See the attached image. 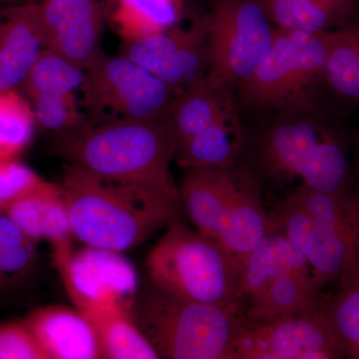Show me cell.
<instances>
[{
  "label": "cell",
  "instance_id": "6da1fadb",
  "mask_svg": "<svg viewBox=\"0 0 359 359\" xmlns=\"http://www.w3.org/2000/svg\"><path fill=\"white\" fill-rule=\"evenodd\" d=\"M73 238L89 247L124 252L148 241L179 217V196L65 167L61 184Z\"/></svg>",
  "mask_w": 359,
  "mask_h": 359
},
{
  "label": "cell",
  "instance_id": "7a4b0ae2",
  "mask_svg": "<svg viewBox=\"0 0 359 359\" xmlns=\"http://www.w3.org/2000/svg\"><path fill=\"white\" fill-rule=\"evenodd\" d=\"M56 136L54 148L69 164L104 178L179 196L170 168L176 139L168 118L88 123L76 131Z\"/></svg>",
  "mask_w": 359,
  "mask_h": 359
},
{
  "label": "cell",
  "instance_id": "3957f363",
  "mask_svg": "<svg viewBox=\"0 0 359 359\" xmlns=\"http://www.w3.org/2000/svg\"><path fill=\"white\" fill-rule=\"evenodd\" d=\"M129 313L159 358L238 359L245 325L238 306L182 301L151 283Z\"/></svg>",
  "mask_w": 359,
  "mask_h": 359
},
{
  "label": "cell",
  "instance_id": "277c9868",
  "mask_svg": "<svg viewBox=\"0 0 359 359\" xmlns=\"http://www.w3.org/2000/svg\"><path fill=\"white\" fill-rule=\"evenodd\" d=\"M257 162L276 182L299 180L313 190L349 188L348 149L339 129L316 111L283 114L264 132Z\"/></svg>",
  "mask_w": 359,
  "mask_h": 359
},
{
  "label": "cell",
  "instance_id": "5b68a950",
  "mask_svg": "<svg viewBox=\"0 0 359 359\" xmlns=\"http://www.w3.org/2000/svg\"><path fill=\"white\" fill-rule=\"evenodd\" d=\"M243 263L221 245L177 217L151 250L146 266L151 283L182 301L237 306Z\"/></svg>",
  "mask_w": 359,
  "mask_h": 359
},
{
  "label": "cell",
  "instance_id": "8992f818",
  "mask_svg": "<svg viewBox=\"0 0 359 359\" xmlns=\"http://www.w3.org/2000/svg\"><path fill=\"white\" fill-rule=\"evenodd\" d=\"M328 32L276 27L268 53L238 85L247 105L282 114L316 110L323 84V65Z\"/></svg>",
  "mask_w": 359,
  "mask_h": 359
},
{
  "label": "cell",
  "instance_id": "52a82bcc",
  "mask_svg": "<svg viewBox=\"0 0 359 359\" xmlns=\"http://www.w3.org/2000/svg\"><path fill=\"white\" fill-rule=\"evenodd\" d=\"M205 80L233 89L254 72L273 43L276 26L259 0H210Z\"/></svg>",
  "mask_w": 359,
  "mask_h": 359
},
{
  "label": "cell",
  "instance_id": "ba28073f",
  "mask_svg": "<svg viewBox=\"0 0 359 359\" xmlns=\"http://www.w3.org/2000/svg\"><path fill=\"white\" fill-rule=\"evenodd\" d=\"M81 93L90 114L103 122L167 119L177 96L169 85L131 59L103 50L85 69Z\"/></svg>",
  "mask_w": 359,
  "mask_h": 359
},
{
  "label": "cell",
  "instance_id": "9c48e42d",
  "mask_svg": "<svg viewBox=\"0 0 359 359\" xmlns=\"http://www.w3.org/2000/svg\"><path fill=\"white\" fill-rule=\"evenodd\" d=\"M208 25L205 13L188 11L164 32L122 42L120 54L150 71L177 95L207 77Z\"/></svg>",
  "mask_w": 359,
  "mask_h": 359
},
{
  "label": "cell",
  "instance_id": "30bf717a",
  "mask_svg": "<svg viewBox=\"0 0 359 359\" xmlns=\"http://www.w3.org/2000/svg\"><path fill=\"white\" fill-rule=\"evenodd\" d=\"M55 266L71 301L84 316L100 309L129 311L138 292L135 269L122 252L85 245Z\"/></svg>",
  "mask_w": 359,
  "mask_h": 359
},
{
  "label": "cell",
  "instance_id": "8fae6325",
  "mask_svg": "<svg viewBox=\"0 0 359 359\" xmlns=\"http://www.w3.org/2000/svg\"><path fill=\"white\" fill-rule=\"evenodd\" d=\"M339 358H344L328 330L320 301L311 311L280 320L245 321L238 346V359Z\"/></svg>",
  "mask_w": 359,
  "mask_h": 359
},
{
  "label": "cell",
  "instance_id": "7c38bea8",
  "mask_svg": "<svg viewBox=\"0 0 359 359\" xmlns=\"http://www.w3.org/2000/svg\"><path fill=\"white\" fill-rule=\"evenodd\" d=\"M85 70L49 50H44L28 73L20 92L32 104L37 125L56 135L70 133L87 124L77 92Z\"/></svg>",
  "mask_w": 359,
  "mask_h": 359
},
{
  "label": "cell",
  "instance_id": "4fadbf2b",
  "mask_svg": "<svg viewBox=\"0 0 359 359\" xmlns=\"http://www.w3.org/2000/svg\"><path fill=\"white\" fill-rule=\"evenodd\" d=\"M45 49L86 69L102 51L106 0L39 2Z\"/></svg>",
  "mask_w": 359,
  "mask_h": 359
},
{
  "label": "cell",
  "instance_id": "5bb4252c",
  "mask_svg": "<svg viewBox=\"0 0 359 359\" xmlns=\"http://www.w3.org/2000/svg\"><path fill=\"white\" fill-rule=\"evenodd\" d=\"M269 231L282 233L302 252L323 285L358 268V248L330 233L290 195L269 217Z\"/></svg>",
  "mask_w": 359,
  "mask_h": 359
},
{
  "label": "cell",
  "instance_id": "9a60e30c",
  "mask_svg": "<svg viewBox=\"0 0 359 359\" xmlns=\"http://www.w3.org/2000/svg\"><path fill=\"white\" fill-rule=\"evenodd\" d=\"M323 285L308 262L287 264L259 276L244 297L243 318L249 323H269L318 306Z\"/></svg>",
  "mask_w": 359,
  "mask_h": 359
},
{
  "label": "cell",
  "instance_id": "2e32d148",
  "mask_svg": "<svg viewBox=\"0 0 359 359\" xmlns=\"http://www.w3.org/2000/svg\"><path fill=\"white\" fill-rule=\"evenodd\" d=\"M269 231L261 182L248 168L236 163L222 207L216 242L244 263Z\"/></svg>",
  "mask_w": 359,
  "mask_h": 359
},
{
  "label": "cell",
  "instance_id": "e0dca14e",
  "mask_svg": "<svg viewBox=\"0 0 359 359\" xmlns=\"http://www.w3.org/2000/svg\"><path fill=\"white\" fill-rule=\"evenodd\" d=\"M47 359H101L93 325L76 308L47 306L23 320Z\"/></svg>",
  "mask_w": 359,
  "mask_h": 359
},
{
  "label": "cell",
  "instance_id": "ac0fdd59",
  "mask_svg": "<svg viewBox=\"0 0 359 359\" xmlns=\"http://www.w3.org/2000/svg\"><path fill=\"white\" fill-rule=\"evenodd\" d=\"M39 2L0 9V89L20 91L33 65L46 50Z\"/></svg>",
  "mask_w": 359,
  "mask_h": 359
},
{
  "label": "cell",
  "instance_id": "d6986e66",
  "mask_svg": "<svg viewBox=\"0 0 359 359\" xmlns=\"http://www.w3.org/2000/svg\"><path fill=\"white\" fill-rule=\"evenodd\" d=\"M33 241H48L53 248L54 262L69 257L73 252L67 208L60 185L27 196L2 212Z\"/></svg>",
  "mask_w": 359,
  "mask_h": 359
},
{
  "label": "cell",
  "instance_id": "ffe728a7",
  "mask_svg": "<svg viewBox=\"0 0 359 359\" xmlns=\"http://www.w3.org/2000/svg\"><path fill=\"white\" fill-rule=\"evenodd\" d=\"M233 165L187 168L181 188H179L181 208L185 210L194 228L215 242L218 236L222 207L230 185Z\"/></svg>",
  "mask_w": 359,
  "mask_h": 359
},
{
  "label": "cell",
  "instance_id": "44dd1931",
  "mask_svg": "<svg viewBox=\"0 0 359 359\" xmlns=\"http://www.w3.org/2000/svg\"><path fill=\"white\" fill-rule=\"evenodd\" d=\"M242 145V126L236 105L192 138L177 145L174 159L183 169L228 167L237 163Z\"/></svg>",
  "mask_w": 359,
  "mask_h": 359
},
{
  "label": "cell",
  "instance_id": "7402d4cb",
  "mask_svg": "<svg viewBox=\"0 0 359 359\" xmlns=\"http://www.w3.org/2000/svg\"><path fill=\"white\" fill-rule=\"evenodd\" d=\"M186 0H106V21L122 42L135 41L179 22Z\"/></svg>",
  "mask_w": 359,
  "mask_h": 359
},
{
  "label": "cell",
  "instance_id": "603a6c76",
  "mask_svg": "<svg viewBox=\"0 0 359 359\" xmlns=\"http://www.w3.org/2000/svg\"><path fill=\"white\" fill-rule=\"evenodd\" d=\"M276 27L330 32L353 21L358 0H259Z\"/></svg>",
  "mask_w": 359,
  "mask_h": 359
},
{
  "label": "cell",
  "instance_id": "cb8c5ba5",
  "mask_svg": "<svg viewBox=\"0 0 359 359\" xmlns=\"http://www.w3.org/2000/svg\"><path fill=\"white\" fill-rule=\"evenodd\" d=\"M236 105L233 89L217 86L205 79L178 94L168 115L176 146L192 138Z\"/></svg>",
  "mask_w": 359,
  "mask_h": 359
},
{
  "label": "cell",
  "instance_id": "d4e9b609",
  "mask_svg": "<svg viewBox=\"0 0 359 359\" xmlns=\"http://www.w3.org/2000/svg\"><path fill=\"white\" fill-rule=\"evenodd\" d=\"M290 195L316 224L359 247V202L349 188L325 192L299 187Z\"/></svg>",
  "mask_w": 359,
  "mask_h": 359
},
{
  "label": "cell",
  "instance_id": "484cf974",
  "mask_svg": "<svg viewBox=\"0 0 359 359\" xmlns=\"http://www.w3.org/2000/svg\"><path fill=\"white\" fill-rule=\"evenodd\" d=\"M323 83L340 98H359V28L347 23L328 32L323 65Z\"/></svg>",
  "mask_w": 359,
  "mask_h": 359
},
{
  "label": "cell",
  "instance_id": "4316f807",
  "mask_svg": "<svg viewBox=\"0 0 359 359\" xmlns=\"http://www.w3.org/2000/svg\"><path fill=\"white\" fill-rule=\"evenodd\" d=\"M339 290L321 297L320 309L342 358H359V266L339 280Z\"/></svg>",
  "mask_w": 359,
  "mask_h": 359
},
{
  "label": "cell",
  "instance_id": "83f0119b",
  "mask_svg": "<svg viewBox=\"0 0 359 359\" xmlns=\"http://www.w3.org/2000/svg\"><path fill=\"white\" fill-rule=\"evenodd\" d=\"M98 337L101 358L107 359H158L150 342L135 325L129 311L100 309L86 314Z\"/></svg>",
  "mask_w": 359,
  "mask_h": 359
},
{
  "label": "cell",
  "instance_id": "f1b7e54d",
  "mask_svg": "<svg viewBox=\"0 0 359 359\" xmlns=\"http://www.w3.org/2000/svg\"><path fill=\"white\" fill-rule=\"evenodd\" d=\"M37 126L27 98L18 90L0 89V161L18 159L32 143Z\"/></svg>",
  "mask_w": 359,
  "mask_h": 359
},
{
  "label": "cell",
  "instance_id": "f546056e",
  "mask_svg": "<svg viewBox=\"0 0 359 359\" xmlns=\"http://www.w3.org/2000/svg\"><path fill=\"white\" fill-rule=\"evenodd\" d=\"M37 244L0 212V290L18 285L29 275L39 256Z\"/></svg>",
  "mask_w": 359,
  "mask_h": 359
},
{
  "label": "cell",
  "instance_id": "4dcf8cb0",
  "mask_svg": "<svg viewBox=\"0 0 359 359\" xmlns=\"http://www.w3.org/2000/svg\"><path fill=\"white\" fill-rule=\"evenodd\" d=\"M52 183L18 159L0 161V212L27 196L44 190Z\"/></svg>",
  "mask_w": 359,
  "mask_h": 359
},
{
  "label": "cell",
  "instance_id": "1f68e13d",
  "mask_svg": "<svg viewBox=\"0 0 359 359\" xmlns=\"http://www.w3.org/2000/svg\"><path fill=\"white\" fill-rule=\"evenodd\" d=\"M0 359H47L23 320L0 323Z\"/></svg>",
  "mask_w": 359,
  "mask_h": 359
},
{
  "label": "cell",
  "instance_id": "d6a6232c",
  "mask_svg": "<svg viewBox=\"0 0 359 359\" xmlns=\"http://www.w3.org/2000/svg\"><path fill=\"white\" fill-rule=\"evenodd\" d=\"M40 0H0V4L6 6H20V4H34Z\"/></svg>",
  "mask_w": 359,
  "mask_h": 359
},
{
  "label": "cell",
  "instance_id": "836d02e7",
  "mask_svg": "<svg viewBox=\"0 0 359 359\" xmlns=\"http://www.w3.org/2000/svg\"><path fill=\"white\" fill-rule=\"evenodd\" d=\"M40 1H41V0H40Z\"/></svg>",
  "mask_w": 359,
  "mask_h": 359
}]
</instances>
